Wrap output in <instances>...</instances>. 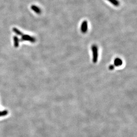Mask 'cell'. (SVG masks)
<instances>
[{"label": "cell", "mask_w": 137, "mask_h": 137, "mask_svg": "<svg viewBox=\"0 0 137 137\" xmlns=\"http://www.w3.org/2000/svg\"><path fill=\"white\" fill-rule=\"evenodd\" d=\"M92 61L94 63H96L98 61L99 57V51L97 46L93 45L92 46Z\"/></svg>", "instance_id": "obj_1"}, {"label": "cell", "mask_w": 137, "mask_h": 137, "mask_svg": "<svg viewBox=\"0 0 137 137\" xmlns=\"http://www.w3.org/2000/svg\"><path fill=\"white\" fill-rule=\"evenodd\" d=\"M81 32L83 33H85L87 32L88 30V22L87 21H84L82 22L81 25Z\"/></svg>", "instance_id": "obj_2"}, {"label": "cell", "mask_w": 137, "mask_h": 137, "mask_svg": "<svg viewBox=\"0 0 137 137\" xmlns=\"http://www.w3.org/2000/svg\"><path fill=\"white\" fill-rule=\"evenodd\" d=\"M123 61L121 59L119 58H116L114 60V66H120L123 65Z\"/></svg>", "instance_id": "obj_3"}, {"label": "cell", "mask_w": 137, "mask_h": 137, "mask_svg": "<svg viewBox=\"0 0 137 137\" xmlns=\"http://www.w3.org/2000/svg\"><path fill=\"white\" fill-rule=\"evenodd\" d=\"M31 9L33 10V11L35 12V13L37 14H40L41 13V10L39 8L36 6L33 5L31 6Z\"/></svg>", "instance_id": "obj_4"}, {"label": "cell", "mask_w": 137, "mask_h": 137, "mask_svg": "<svg viewBox=\"0 0 137 137\" xmlns=\"http://www.w3.org/2000/svg\"><path fill=\"white\" fill-rule=\"evenodd\" d=\"M107 1L116 7L119 6L120 5V2L118 0H107Z\"/></svg>", "instance_id": "obj_5"}, {"label": "cell", "mask_w": 137, "mask_h": 137, "mask_svg": "<svg viewBox=\"0 0 137 137\" xmlns=\"http://www.w3.org/2000/svg\"><path fill=\"white\" fill-rule=\"evenodd\" d=\"M114 67H115L114 65H109V66L108 68H109V69L110 70V71H112V70H114Z\"/></svg>", "instance_id": "obj_6"}]
</instances>
